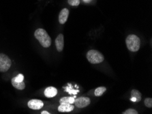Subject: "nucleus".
Returning a JSON list of instances; mask_svg holds the SVG:
<instances>
[{"mask_svg": "<svg viewBox=\"0 0 152 114\" xmlns=\"http://www.w3.org/2000/svg\"><path fill=\"white\" fill-rule=\"evenodd\" d=\"M130 101L132 102H137V99H136V98L134 97H131Z\"/></svg>", "mask_w": 152, "mask_h": 114, "instance_id": "6ab92c4d", "label": "nucleus"}, {"mask_svg": "<svg viewBox=\"0 0 152 114\" xmlns=\"http://www.w3.org/2000/svg\"><path fill=\"white\" fill-rule=\"evenodd\" d=\"M75 98L73 97H63L59 101L60 104H73L75 103Z\"/></svg>", "mask_w": 152, "mask_h": 114, "instance_id": "f8f14e48", "label": "nucleus"}, {"mask_svg": "<svg viewBox=\"0 0 152 114\" xmlns=\"http://www.w3.org/2000/svg\"><path fill=\"white\" fill-rule=\"evenodd\" d=\"M55 46H56L57 50L59 52H61L63 51L64 47V35L62 34H60L58 35V36L57 37V38L55 39Z\"/></svg>", "mask_w": 152, "mask_h": 114, "instance_id": "0eeeda50", "label": "nucleus"}, {"mask_svg": "<svg viewBox=\"0 0 152 114\" xmlns=\"http://www.w3.org/2000/svg\"><path fill=\"white\" fill-rule=\"evenodd\" d=\"M75 104L77 107L84 108L86 107L91 103V100L88 97H79L77 99L75 100Z\"/></svg>", "mask_w": 152, "mask_h": 114, "instance_id": "39448f33", "label": "nucleus"}, {"mask_svg": "<svg viewBox=\"0 0 152 114\" xmlns=\"http://www.w3.org/2000/svg\"><path fill=\"white\" fill-rule=\"evenodd\" d=\"M69 16V10L67 8H64L61 10L59 15V22L60 24H64L67 21Z\"/></svg>", "mask_w": 152, "mask_h": 114, "instance_id": "6e6552de", "label": "nucleus"}, {"mask_svg": "<svg viewBox=\"0 0 152 114\" xmlns=\"http://www.w3.org/2000/svg\"><path fill=\"white\" fill-rule=\"evenodd\" d=\"M87 59L93 64H97L104 60V57L100 51L97 50H90L87 53Z\"/></svg>", "mask_w": 152, "mask_h": 114, "instance_id": "7ed1b4c3", "label": "nucleus"}, {"mask_svg": "<svg viewBox=\"0 0 152 114\" xmlns=\"http://www.w3.org/2000/svg\"><path fill=\"white\" fill-rule=\"evenodd\" d=\"M131 96L136 98V99H137V102H140L141 101L142 95L139 90H132V91H131Z\"/></svg>", "mask_w": 152, "mask_h": 114, "instance_id": "ddd939ff", "label": "nucleus"}, {"mask_svg": "<svg viewBox=\"0 0 152 114\" xmlns=\"http://www.w3.org/2000/svg\"><path fill=\"white\" fill-rule=\"evenodd\" d=\"M126 43L128 50L130 51L137 52L139 50L140 46V40L136 35H128L126 39Z\"/></svg>", "mask_w": 152, "mask_h": 114, "instance_id": "f03ea898", "label": "nucleus"}, {"mask_svg": "<svg viewBox=\"0 0 152 114\" xmlns=\"http://www.w3.org/2000/svg\"><path fill=\"white\" fill-rule=\"evenodd\" d=\"M34 36L43 47L48 48L51 45V38L45 29L42 28L36 29Z\"/></svg>", "mask_w": 152, "mask_h": 114, "instance_id": "f257e3e1", "label": "nucleus"}, {"mask_svg": "<svg viewBox=\"0 0 152 114\" xmlns=\"http://www.w3.org/2000/svg\"><path fill=\"white\" fill-rule=\"evenodd\" d=\"M41 113H42V114H49L50 113H49L47 111H42V112H41Z\"/></svg>", "mask_w": 152, "mask_h": 114, "instance_id": "aec40b11", "label": "nucleus"}, {"mask_svg": "<svg viewBox=\"0 0 152 114\" xmlns=\"http://www.w3.org/2000/svg\"><path fill=\"white\" fill-rule=\"evenodd\" d=\"M144 103H145V105L147 107L151 108L152 107V99L151 98H147V99H145Z\"/></svg>", "mask_w": 152, "mask_h": 114, "instance_id": "2eb2a0df", "label": "nucleus"}, {"mask_svg": "<svg viewBox=\"0 0 152 114\" xmlns=\"http://www.w3.org/2000/svg\"><path fill=\"white\" fill-rule=\"evenodd\" d=\"M83 1H84L85 2H88V1H90V0H83Z\"/></svg>", "mask_w": 152, "mask_h": 114, "instance_id": "412c9836", "label": "nucleus"}, {"mask_svg": "<svg viewBox=\"0 0 152 114\" xmlns=\"http://www.w3.org/2000/svg\"><path fill=\"white\" fill-rule=\"evenodd\" d=\"M44 94L47 98H53L57 94V90L54 87H48L45 89Z\"/></svg>", "mask_w": 152, "mask_h": 114, "instance_id": "9d476101", "label": "nucleus"}, {"mask_svg": "<svg viewBox=\"0 0 152 114\" xmlns=\"http://www.w3.org/2000/svg\"><path fill=\"white\" fill-rule=\"evenodd\" d=\"M13 79L15 80V81H17V82H22V81H23L24 80V76L23 74H18L17 76H15V77H13Z\"/></svg>", "mask_w": 152, "mask_h": 114, "instance_id": "dca6fc26", "label": "nucleus"}, {"mask_svg": "<svg viewBox=\"0 0 152 114\" xmlns=\"http://www.w3.org/2000/svg\"><path fill=\"white\" fill-rule=\"evenodd\" d=\"M106 90H107V88L105 87H99L95 90L94 94H95L96 96H100L106 92Z\"/></svg>", "mask_w": 152, "mask_h": 114, "instance_id": "4468645a", "label": "nucleus"}, {"mask_svg": "<svg viewBox=\"0 0 152 114\" xmlns=\"http://www.w3.org/2000/svg\"><path fill=\"white\" fill-rule=\"evenodd\" d=\"M27 106L29 108L34 110H39L42 109L44 106V103L38 99H32L27 103Z\"/></svg>", "mask_w": 152, "mask_h": 114, "instance_id": "423d86ee", "label": "nucleus"}, {"mask_svg": "<svg viewBox=\"0 0 152 114\" xmlns=\"http://www.w3.org/2000/svg\"><path fill=\"white\" fill-rule=\"evenodd\" d=\"M75 107L72 104H60L58 107V111L61 113L64 112H70L74 110Z\"/></svg>", "mask_w": 152, "mask_h": 114, "instance_id": "1a4fd4ad", "label": "nucleus"}, {"mask_svg": "<svg viewBox=\"0 0 152 114\" xmlns=\"http://www.w3.org/2000/svg\"><path fill=\"white\" fill-rule=\"evenodd\" d=\"M123 114H138V111L134 109H128L127 110L124 111Z\"/></svg>", "mask_w": 152, "mask_h": 114, "instance_id": "a211bd4d", "label": "nucleus"}, {"mask_svg": "<svg viewBox=\"0 0 152 114\" xmlns=\"http://www.w3.org/2000/svg\"><path fill=\"white\" fill-rule=\"evenodd\" d=\"M11 83H12L13 87L15 88L17 90H23L25 88V84L23 81H22V82H17V81H15L12 78V80H11Z\"/></svg>", "mask_w": 152, "mask_h": 114, "instance_id": "9b49d317", "label": "nucleus"}, {"mask_svg": "<svg viewBox=\"0 0 152 114\" xmlns=\"http://www.w3.org/2000/svg\"><path fill=\"white\" fill-rule=\"evenodd\" d=\"M12 65V61L8 55L0 53V73H6Z\"/></svg>", "mask_w": 152, "mask_h": 114, "instance_id": "20e7f679", "label": "nucleus"}, {"mask_svg": "<svg viewBox=\"0 0 152 114\" xmlns=\"http://www.w3.org/2000/svg\"><path fill=\"white\" fill-rule=\"evenodd\" d=\"M68 3L72 6H77L80 4V0H68Z\"/></svg>", "mask_w": 152, "mask_h": 114, "instance_id": "f3484780", "label": "nucleus"}]
</instances>
